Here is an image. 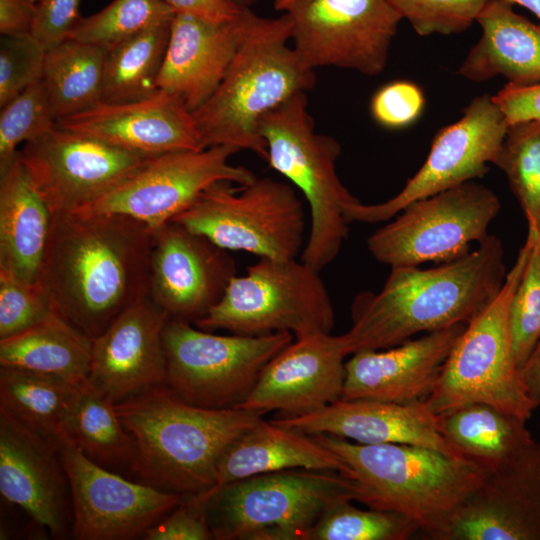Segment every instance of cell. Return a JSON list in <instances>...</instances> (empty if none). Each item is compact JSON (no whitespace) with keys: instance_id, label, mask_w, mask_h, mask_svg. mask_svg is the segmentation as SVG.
I'll list each match as a JSON object with an SVG mask.
<instances>
[{"instance_id":"46","label":"cell","mask_w":540,"mask_h":540,"mask_svg":"<svg viewBox=\"0 0 540 540\" xmlns=\"http://www.w3.org/2000/svg\"><path fill=\"white\" fill-rule=\"evenodd\" d=\"M81 0H39L32 35L46 50L66 40L81 16Z\"/></svg>"},{"instance_id":"44","label":"cell","mask_w":540,"mask_h":540,"mask_svg":"<svg viewBox=\"0 0 540 540\" xmlns=\"http://www.w3.org/2000/svg\"><path fill=\"white\" fill-rule=\"evenodd\" d=\"M425 104L421 88L410 81H393L372 97L370 110L374 120L388 129H400L414 123Z\"/></svg>"},{"instance_id":"50","label":"cell","mask_w":540,"mask_h":540,"mask_svg":"<svg viewBox=\"0 0 540 540\" xmlns=\"http://www.w3.org/2000/svg\"><path fill=\"white\" fill-rule=\"evenodd\" d=\"M520 377L529 399L540 406V340L520 369Z\"/></svg>"},{"instance_id":"52","label":"cell","mask_w":540,"mask_h":540,"mask_svg":"<svg viewBox=\"0 0 540 540\" xmlns=\"http://www.w3.org/2000/svg\"><path fill=\"white\" fill-rule=\"evenodd\" d=\"M527 224H530L535 228V230L537 232L539 244H540V217H538L536 219H533V220L527 221Z\"/></svg>"},{"instance_id":"1","label":"cell","mask_w":540,"mask_h":540,"mask_svg":"<svg viewBox=\"0 0 540 540\" xmlns=\"http://www.w3.org/2000/svg\"><path fill=\"white\" fill-rule=\"evenodd\" d=\"M154 230L119 214H52L40 284L54 310L90 338L148 296Z\"/></svg>"},{"instance_id":"18","label":"cell","mask_w":540,"mask_h":540,"mask_svg":"<svg viewBox=\"0 0 540 540\" xmlns=\"http://www.w3.org/2000/svg\"><path fill=\"white\" fill-rule=\"evenodd\" d=\"M237 275L234 258L206 237L170 221L154 230L148 297L170 319L194 324Z\"/></svg>"},{"instance_id":"9","label":"cell","mask_w":540,"mask_h":540,"mask_svg":"<svg viewBox=\"0 0 540 540\" xmlns=\"http://www.w3.org/2000/svg\"><path fill=\"white\" fill-rule=\"evenodd\" d=\"M334 308L319 271L297 259L259 258L236 275L220 301L194 325L205 331L300 337L331 333Z\"/></svg>"},{"instance_id":"25","label":"cell","mask_w":540,"mask_h":540,"mask_svg":"<svg viewBox=\"0 0 540 540\" xmlns=\"http://www.w3.org/2000/svg\"><path fill=\"white\" fill-rule=\"evenodd\" d=\"M253 12L214 22L175 14L157 88L178 96L190 111L201 107L225 77Z\"/></svg>"},{"instance_id":"40","label":"cell","mask_w":540,"mask_h":540,"mask_svg":"<svg viewBox=\"0 0 540 540\" xmlns=\"http://www.w3.org/2000/svg\"><path fill=\"white\" fill-rule=\"evenodd\" d=\"M529 257L515 289L509 310V323L515 359L519 369L540 340V244L535 228Z\"/></svg>"},{"instance_id":"11","label":"cell","mask_w":540,"mask_h":540,"mask_svg":"<svg viewBox=\"0 0 540 540\" xmlns=\"http://www.w3.org/2000/svg\"><path fill=\"white\" fill-rule=\"evenodd\" d=\"M292 341L290 332L217 335L192 323L169 319L163 332L166 386L195 406L238 407L266 365Z\"/></svg>"},{"instance_id":"49","label":"cell","mask_w":540,"mask_h":540,"mask_svg":"<svg viewBox=\"0 0 540 540\" xmlns=\"http://www.w3.org/2000/svg\"><path fill=\"white\" fill-rule=\"evenodd\" d=\"M39 0H0V34H32Z\"/></svg>"},{"instance_id":"23","label":"cell","mask_w":540,"mask_h":540,"mask_svg":"<svg viewBox=\"0 0 540 540\" xmlns=\"http://www.w3.org/2000/svg\"><path fill=\"white\" fill-rule=\"evenodd\" d=\"M57 126L145 158L204 149L193 112L178 96L160 89L136 101L98 102L58 120Z\"/></svg>"},{"instance_id":"20","label":"cell","mask_w":540,"mask_h":540,"mask_svg":"<svg viewBox=\"0 0 540 540\" xmlns=\"http://www.w3.org/2000/svg\"><path fill=\"white\" fill-rule=\"evenodd\" d=\"M0 492L54 538L72 536L70 483L59 445L0 411Z\"/></svg>"},{"instance_id":"6","label":"cell","mask_w":540,"mask_h":540,"mask_svg":"<svg viewBox=\"0 0 540 540\" xmlns=\"http://www.w3.org/2000/svg\"><path fill=\"white\" fill-rule=\"evenodd\" d=\"M260 134L270 167L291 181L308 202L310 230L301 260L320 271L338 256L349 233L348 212L360 201L337 175L341 146L315 132L304 92L268 113L260 123Z\"/></svg>"},{"instance_id":"42","label":"cell","mask_w":540,"mask_h":540,"mask_svg":"<svg viewBox=\"0 0 540 540\" xmlns=\"http://www.w3.org/2000/svg\"><path fill=\"white\" fill-rule=\"evenodd\" d=\"M54 311L40 283H29L0 266V340L36 325Z\"/></svg>"},{"instance_id":"4","label":"cell","mask_w":540,"mask_h":540,"mask_svg":"<svg viewBox=\"0 0 540 540\" xmlns=\"http://www.w3.org/2000/svg\"><path fill=\"white\" fill-rule=\"evenodd\" d=\"M344 465L353 501L413 520L429 539L441 540L487 471L465 458L407 444H360L313 434Z\"/></svg>"},{"instance_id":"38","label":"cell","mask_w":540,"mask_h":540,"mask_svg":"<svg viewBox=\"0 0 540 540\" xmlns=\"http://www.w3.org/2000/svg\"><path fill=\"white\" fill-rule=\"evenodd\" d=\"M350 499L330 506L312 527L308 540H406L420 532L403 514L355 507Z\"/></svg>"},{"instance_id":"22","label":"cell","mask_w":540,"mask_h":540,"mask_svg":"<svg viewBox=\"0 0 540 540\" xmlns=\"http://www.w3.org/2000/svg\"><path fill=\"white\" fill-rule=\"evenodd\" d=\"M169 319L148 296L128 307L92 339L88 382L114 404L166 384Z\"/></svg>"},{"instance_id":"15","label":"cell","mask_w":540,"mask_h":540,"mask_svg":"<svg viewBox=\"0 0 540 540\" xmlns=\"http://www.w3.org/2000/svg\"><path fill=\"white\" fill-rule=\"evenodd\" d=\"M508 125L491 95L475 97L458 121L438 131L425 162L401 191L378 204L358 201L348 212L350 222H386L416 200L483 177Z\"/></svg>"},{"instance_id":"10","label":"cell","mask_w":540,"mask_h":540,"mask_svg":"<svg viewBox=\"0 0 540 540\" xmlns=\"http://www.w3.org/2000/svg\"><path fill=\"white\" fill-rule=\"evenodd\" d=\"M172 221L228 251L295 259L304 248L305 211L295 190L269 177L237 189L220 181Z\"/></svg>"},{"instance_id":"8","label":"cell","mask_w":540,"mask_h":540,"mask_svg":"<svg viewBox=\"0 0 540 540\" xmlns=\"http://www.w3.org/2000/svg\"><path fill=\"white\" fill-rule=\"evenodd\" d=\"M531 245L527 231L500 291L466 324L452 348L423 400L434 414L481 402L528 421L536 409L521 381L509 323L510 304Z\"/></svg>"},{"instance_id":"21","label":"cell","mask_w":540,"mask_h":540,"mask_svg":"<svg viewBox=\"0 0 540 540\" xmlns=\"http://www.w3.org/2000/svg\"><path fill=\"white\" fill-rule=\"evenodd\" d=\"M441 540H540V442L489 471Z\"/></svg>"},{"instance_id":"37","label":"cell","mask_w":540,"mask_h":540,"mask_svg":"<svg viewBox=\"0 0 540 540\" xmlns=\"http://www.w3.org/2000/svg\"><path fill=\"white\" fill-rule=\"evenodd\" d=\"M493 165L506 175L526 220L540 217V120L509 124Z\"/></svg>"},{"instance_id":"7","label":"cell","mask_w":540,"mask_h":540,"mask_svg":"<svg viewBox=\"0 0 540 540\" xmlns=\"http://www.w3.org/2000/svg\"><path fill=\"white\" fill-rule=\"evenodd\" d=\"M199 496L215 540H308L330 506L353 501V486L336 471L297 468L235 480Z\"/></svg>"},{"instance_id":"26","label":"cell","mask_w":540,"mask_h":540,"mask_svg":"<svg viewBox=\"0 0 540 540\" xmlns=\"http://www.w3.org/2000/svg\"><path fill=\"white\" fill-rule=\"evenodd\" d=\"M270 421L308 435L329 434L360 444H407L457 456L439 432L437 415L423 401L340 399L310 414Z\"/></svg>"},{"instance_id":"27","label":"cell","mask_w":540,"mask_h":540,"mask_svg":"<svg viewBox=\"0 0 540 540\" xmlns=\"http://www.w3.org/2000/svg\"><path fill=\"white\" fill-rule=\"evenodd\" d=\"M476 22L482 35L458 69L463 78L482 82L502 76L515 86L540 83V25L505 0H490Z\"/></svg>"},{"instance_id":"41","label":"cell","mask_w":540,"mask_h":540,"mask_svg":"<svg viewBox=\"0 0 540 540\" xmlns=\"http://www.w3.org/2000/svg\"><path fill=\"white\" fill-rule=\"evenodd\" d=\"M490 0H387L420 36L467 30Z\"/></svg>"},{"instance_id":"34","label":"cell","mask_w":540,"mask_h":540,"mask_svg":"<svg viewBox=\"0 0 540 540\" xmlns=\"http://www.w3.org/2000/svg\"><path fill=\"white\" fill-rule=\"evenodd\" d=\"M106 52L72 39L47 50L42 81L56 121L100 102Z\"/></svg>"},{"instance_id":"19","label":"cell","mask_w":540,"mask_h":540,"mask_svg":"<svg viewBox=\"0 0 540 540\" xmlns=\"http://www.w3.org/2000/svg\"><path fill=\"white\" fill-rule=\"evenodd\" d=\"M347 356L342 335L318 332L296 337L266 365L237 408L275 411L277 418L316 412L342 399Z\"/></svg>"},{"instance_id":"32","label":"cell","mask_w":540,"mask_h":540,"mask_svg":"<svg viewBox=\"0 0 540 540\" xmlns=\"http://www.w3.org/2000/svg\"><path fill=\"white\" fill-rule=\"evenodd\" d=\"M84 382L0 366V411L59 445L64 438L67 417Z\"/></svg>"},{"instance_id":"29","label":"cell","mask_w":540,"mask_h":540,"mask_svg":"<svg viewBox=\"0 0 540 540\" xmlns=\"http://www.w3.org/2000/svg\"><path fill=\"white\" fill-rule=\"evenodd\" d=\"M330 470L344 465L312 435L262 419L234 439L217 462V485L287 469Z\"/></svg>"},{"instance_id":"36","label":"cell","mask_w":540,"mask_h":540,"mask_svg":"<svg viewBox=\"0 0 540 540\" xmlns=\"http://www.w3.org/2000/svg\"><path fill=\"white\" fill-rule=\"evenodd\" d=\"M175 12L163 0H113L79 20L67 39L106 50L152 27L170 23Z\"/></svg>"},{"instance_id":"14","label":"cell","mask_w":540,"mask_h":540,"mask_svg":"<svg viewBox=\"0 0 540 540\" xmlns=\"http://www.w3.org/2000/svg\"><path fill=\"white\" fill-rule=\"evenodd\" d=\"M238 151L218 145L149 157L124 182L77 212L124 215L155 230L172 221L216 182L247 185L254 181L252 171L230 163Z\"/></svg>"},{"instance_id":"12","label":"cell","mask_w":540,"mask_h":540,"mask_svg":"<svg viewBox=\"0 0 540 540\" xmlns=\"http://www.w3.org/2000/svg\"><path fill=\"white\" fill-rule=\"evenodd\" d=\"M500 209L491 189L469 181L408 204L369 236L367 248L391 268L444 263L483 241Z\"/></svg>"},{"instance_id":"45","label":"cell","mask_w":540,"mask_h":540,"mask_svg":"<svg viewBox=\"0 0 540 540\" xmlns=\"http://www.w3.org/2000/svg\"><path fill=\"white\" fill-rule=\"evenodd\" d=\"M145 540H210L214 539L199 495L185 500L152 526Z\"/></svg>"},{"instance_id":"47","label":"cell","mask_w":540,"mask_h":540,"mask_svg":"<svg viewBox=\"0 0 540 540\" xmlns=\"http://www.w3.org/2000/svg\"><path fill=\"white\" fill-rule=\"evenodd\" d=\"M508 124L540 120V83L531 86L506 84L492 96Z\"/></svg>"},{"instance_id":"31","label":"cell","mask_w":540,"mask_h":540,"mask_svg":"<svg viewBox=\"0 0 540 540\" xmlns=\"http://www.w3.org/2000/svg\"><path fill=\"white\" fill-rule=\"evenodd\" d=\"M92 338L54 311L43 321L0 340V366L63 378L87 380Z\"/></svg>"},{"instance_id":"39","label":"cell","mask_w":540,"mask_h":540,"mask_svg":"<svg viewBox=\"0 0 540 540\" xmlns=\"http://www.w3.org/2000/svg\"><path fill=\"white\" fill-rule=\"evenodd\" d=\"M57 125L42 80L32 84L1 107L0 170L18 155L19 145L36 139Z\"/></svg>"},{"instance_id":"28","label":"cell","mask_w":540,"mask_h":540,"mask_svg":"<svg viewBox=\"0 0 540 540\" xmlns=\"http://www.w3.org/2000/svg\"><path fill=\"white\" fill-rule=\"evenodd\" d=\"M52 213L17 157L0 170V266L40 283Z\"/></svg>"},{"instance_id":"35","label":"cell","mask_w":540,"mask_h":540,"mask_svg":"<svg viewBox=\"0 0 540 540\" xmlns=\"http://www.w3.org/2000/svg\"><path fill=\"white\" fill-rule=\"evenodd\" d=\"M171 22L145 30L107 50L100 102L136 101L158 90L157 79Z\"/></svg>"},{"instance_id":"13","label":"cell","mask_w":540,"mask_h":540,"mask_svg":"<svg viewBox=\"0 0 540 540\" xmlns=\"http://www.w3.org/2000/svg\"><path fill=\"white\" fill-rule=\"evenodd\" d=\"M291 41L304 63L380 74L401 16L387 0H293Z\"/></svg>"},{"instance_id":"16","label":"cell","mask_w":540,"mask_h":540,"mask_svg":"<svg viewBox=\"0 0 540 540\" xmlns=\"http://www.w3.org/2000/svg\"><path fill=\"white\" fill-rule=\"evenodd\" d=\"M19 157L52 214L77 212L92 204L147 159L57 125L24 143Z\"/></svg>"},{"instance_id":"3","label":"cell","mask_w":540,"mask_h":540,"mask_svg":"<svg viewBox=\"0 0 540 540\" xmlns=\"http://www.w3.org/2000/svg\"><path fill=\"white\" fill-rule=\"evenodd\" d=\"M116 412L136 444L131 471L162 491L196 496L217 485L224 449L263 419L244 408L211 409L189 404L159 385L121 403Z\"/></svg>"},{"instance_id":"24","label":"cell","mask_w":540,"mask_h":540,"mask_svg":"<svg viewBox=\"0 0 540 540\" xmlns=\"http://www.w3.org/2000/svg\"><path fill=\"white\" fill-rule=\"evenodd\" d=\"M466 324L436 330L380 350H360L345 362L343 400L423 401Z\"/></svg>"},{"instance_id":"33","label":"cell","mask_w":540,"mask_h":540,"mask_svg":"<svg viewBox=\"0 0 540 540\" xmlns=\"http://www.w3.org/2000/svg\"><path fill=\"white\" fill-rule=\"evenodd\" d=\"M86 457L113 472L131 474L136 444L115 404L86 380L67 417L64 438Z\"/></svg>"},{"instance_id":"17","label":"cell","mask_w":540,"mask_h":540,"mask_svg":"<svg viewBox=\"0 0 540 540\" xmlns=\"http://www.w3.org/2000/svg\"><path fill=\"white\" fill-rule=\"evenodd\" d=\"M60 455L70 483L77 540H131L145 533L187 496L131 481L86 457L66 439Z\"/></svg>"},{"instance_id":"30","label":"cell","mask_w":540,"mask_h":540,"mask_svg":"<svg viewBox=\"0 0 540 540\" xmlns=\"http://www.w3.org/2000/svg\"><path fill=\"white\" fill-rule=\"evenodd\" d=\"M436 415L439 432L456 455L487 472L535 440L527 421L490 404L469 403Z\"/></svg>"},{"instance_id":"5","label":"cell","mask_w":540,"mask_h":540,"mask_svg":"<svg viewBox=\"0 0 540 540\" xmlns=\"http://www.w3.org/2000/svg\"><path fill=\"white\" fill-rule=\"evenodd\" d=\"M291 41L287 13L278 18L252 14L241 45L222 82L193 116L204 148L227 145L267 159L260 123L294 95L311 89L314 69Z\"/></svg>"},{"instance_id":"43","label":"cell","mask_w":540,"mask_h":540,"mask_svg":"<svg viewBox=\"0 0 540 540\" xmlns=\"http://www.w3.org/2000/svg\"><path fill=\"white\" fill-rule=\"evenodd\" d=\"M46 53L32 34L1 36L0 107L42 80Z\"/></svg>"},{"instance_id":"54","label":"cell","mask_w":540,"mask_h":540,"mask_svg":"<svg viewBox=\"0 0 540 540\" xmlns=\"http://www.w3.org/2000/svg\"><path fill=\"white\" fill-rule=\"evenodd\" d=\"M286 0H274L275 8L281 10Z\"/></svg>"},{"instance_id":"55","label":"cell","mask_w":540,"mask_h":540,"mask_svg":"<svg viewBox=\"0 0 540 540\" xmlns=\"http://www.w3.org/2000/svg\"><path fill=\"white\" fill-rule=\"evenodd\" d=\"M293 0H286L281 10H286V8L291 4Z\"/></svg>"},{"instance_id":"48","label":"cell","mask_w":540,"mask_h":540,"mask_svg":"<svg viewBox=\"0 0 540 540\" xmlns=\"http://www.w3.org/2000/svg\"><path fill=\"white\" fill-rule=\"evenodd\" d=\"M177 14H186L214 22L232 21L246 6L233 0H163Z\"/></svg>"},{"instance_id":"2","label":"cell","mask_w":540,"mask_h":540,"mask_svg":"<svg viewBox=\"0 0 540 540\" xmlns=\"http://www.w3.org/2000/svg\"><path fill=\"white\" fill-rule=\"evenodd\" d=\"M504 256L501 240L489 234L476 248L437 267L391 268L380 291L360 293L352 303V326L342 334L348 355L467 324L500 291L508 272Z\"/></svg>"},{"instance_id":"51","label":"cell","mask_w":540,"mask_h":540,"mask_svg":"<svg viewBox=\"0 0 540 540\" xmlns=\"http://www.w3.org/2000/svg\"><path fill=\"white\" fill-rule=\"evenodd\" d=\"M510 4H517L532 14H534L540 20V0H505Z\"/></svg>"},{"instance_id":"53","label":"cell","mask_w":540,"mask_h":540,"mask_svg":"<svg viewBox=\"0 0 540 540\" xmlns=\"http://www.w3.org/2000/svg\"><path fill=\"white\" fill-rule=\"evenodd\" d=\"M234 2L238 3L239 5L248 7L250 4H252L255 0H233Z\"/></svg>"}]
</instances>
